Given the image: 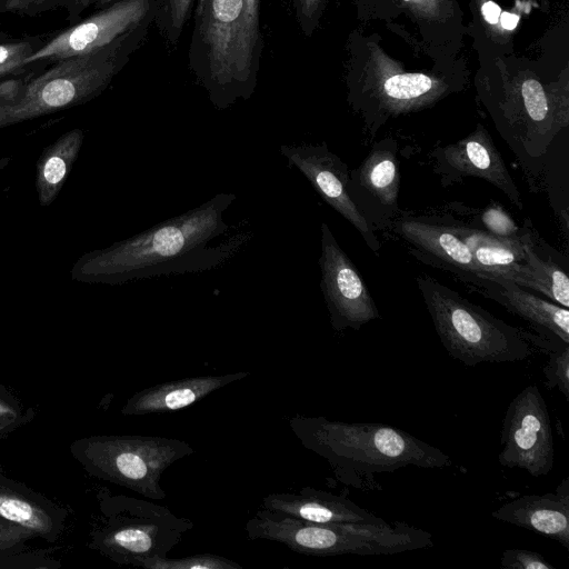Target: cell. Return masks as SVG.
<instances>
[{"label": "cell", "mask_w": 569, "mask_h": 569, "mask_svg": "<svg viewBox=\"0 0 569 569\" xmlns=\"http://www.w3.org/2000/svg\"><path fill=\"white\" fill-rule=\"evenodd\" d=\"M430 158L443 187L468 177L480 178L522 209L519 190L490 134L481 126L457 142L435 148Z\"/></svg>", "instance_id": "4fadbf2b"}, {"label": "cell", "mask_w": 569, "mask_h": 569, "mask_svg": "<svg viewBox=\"0 0 569 569\" xmlns=\"http://www.w3.org/2000/svg\"><path fill=\"white\" fill-rule=\"evenodd\" d=\"M34 64H36V62H32L29 64H12V66L2 67V68H0V81H2L3 79H6L10 76L26 72V71L30 70Z\"/></svg>", "instance_id": "d6a6232c"}, {"label": "cell", "mask_w": 569, "mask_h": 569, "mask_svg": "<svg viewBox=\"0 0 569 569\" xmlns=\"http://www.w3.org/2000/svg\"><path fill=\"white\" fill-rule=\"evenodd\" d=\"M159 0H117L56 33L26 59V63L58 60L86 54L138 31L150 29Z\"/></svg>", "instance_id": "52a82bcc"}, {"label": "cell", "mask_w": 569, "mask_h": 569, "mask_svg": "<svg viewBox=\"0 0 569 569\" xmlns=\"http://www.w3.org/2000/svg\"><path fill=\"white\" fill-rule=\"evenodd\" d=\"M3 409H4V408H3V407L1 406V403H0V415L3 412Z\"/></svg>", "instance_id": "8d00e7d4"}, {"label": "cell", "mask_w": 569, "mask_h": 569, "mask_svg": "<svg viewBox=\"0 0 569 569\" xmlns=\"http://www.w3.org/2000/svg\"><path fill=\"white\" fill-rule=\"evenodd\" d=\"M452 230L469 247L483 277L509 279L530 289L531 268L525 249L528 229L520 238L508 239L473 228L450 212H443Z\"/></svg>", "instance_id": "5bb4252c"}, {"label": "cell", "mask_w": 569, "mask_h": 569, "mask_svg": "<svg viewBox=\"0 0 569 569\" xmlns=\"http://www.w3.org/2000/svg\"><path fill=\"white\" fill-rule=\"evenodd\" d=\"M260 508L316 523H375L383 520L348 498L310 487L296 492L270 493L263 498Z\"/></svg>", "instance_id": "e0dca14e"}, {"label": "cell", "mask_w": 569, "mask_h": 569, "mask_svg": "<svg viewBox=\"0 0 569 569\" xmlns=\"http://www.w3.org/2000/svg\"><path fill=\"white\" fill-rule=\"evenodd\" d=\"M108 520L97 533V547L113 561L138 567L149 558L167 557L193 522L167 507L133 497L111 499Z\"/></svg>", "instance_id": "8992f818"}, {"label": "cell", "mask_w": 569, "mask_h": 569, "mask_svg": "<svg viewBox=\"0 0 569 569\" xmlns=\"http://www.w3.org/2000/svg\"><path fill=\"white\" fill-rule=\"evenodd\" d=\"M469 226L501 238H520L526 228H519L510 214L498 203L491 202L478 214L471 217Z\"/></svg>", "instance_id": "cb8c5ba5"}, {"label": "cell", "mask_w": 569, "mask_h": 569, "mask_svg": "<svg viewBox=\"0 0 569 569\" xmlns=\"http://www.w3.org/2000/svg\"><path fill=\"white\" fill-rule=\"evenodd\" d=\"M416 281L442 346L468 367L527 360L562 342L508 325L428 274Z\"/></svg>", "instance_id": "3957f363"}, {"label": "cell", "mask_w": 569, "mask_h": 569, "mask_svg": "<svg viewBox=\"0 0 569 569\" xmlns=\"http://www.w3.org/2000/svg\"><path fill=\"white\" fill-rule=\"evenodd\" d=\"M279 151L290 164L301 171L319 196L352 224L368 248L378 254L381 243L348 194V164L326 142L281 144Z\"/></svg>", "instance_id": "7c38bea8"}, {"label": "cell", "mask_w": 569, "mask_h": 569, "mask_svg": "<svg viewBox=\"0 0 569 569\" xmlns=\"http://www.w3.org/2000/svg\"><path fill=\"white\" fill-rule=\"evenodd\" d=\"M432 86V80L422 73H399L385 81L383 92L390 101L408 102L425 97Z\"/></svg>", "instance_id": "d4e9b609"}, {"label": "cell", "mask_w": 569, "mask_h": 569, "mask_svg": "<svg viewBox=\"0 0 569 569\" xmlns=\"http://www.w3.org/2000/svg\"><path fill=\"white\" fill-rule=\"evenodd\" d=\"M289 426L301 445L322 457L336 478L359 490L375 489V475L400 468H446L451 458L400 428L295 416Z\"/></svg>", "instance_id": "7a4b0ae2"}, {"label": "cell", "mask_w": 569, "mask_h": 569, "mask_svg": "<svg viewBox=\"0 0 569 569\" xmlns=\"http://www.w3.org/2000/svg\"><path fill=\"white\" fill-rule=\"evenodd\" d=\"M296 19L306 34H310L318 19L322 0H291Z\"/></svg>", "instance_id": "f1b7e54d"}, {"label": "cell", "mask_w": 569, "mask_h": 569, "mask_svg": "<svg viewBox=\"0 0 569 569\" xmlns=\"http://www.w3.org/2000/svg\"><path fill=\"white\" fill-rule=\"evenodd\" d=\"M193 452L186 441L144 435L98 436L81 445V460L93 475L152 500L166 498L162 473Z\"/></svg>", "instance_id": "5b68a950"}, {"label": "cell", "mask_w": 569, "mask_h": 569, "mask_svg": "<svg viewBox=\"0 0 569 569\" xmlns=\"http://www.w3.org/2000/svg\"><path fill=\"white\" fill-rule=\"evenodd\" d=\"M196 0H159L154 24L163 38L176 46L192 14Z\"/></svg>", "instance_id": "7402d4cb"}, {"label": "cell", "mask_w": 569, "mask_h": 569, "mask_svg": "<svg viewBox=\"0 0 569 569\" xmlns=\"http://www.w3.org/2000/svg\"><path fill=\"white\" fill-rule=\"evenodd\" d=\"M148 31L140 29L92 52L54 61L29 78L12 97L0 99V130L99 97L129 62Z\"/></svg>", "instance_id": "277c9868"}, {"label": "cell", "mask_w": 569, "mask_h": 569, "mask_svg": "<svg viewBox=\"0 0 569 569\" xmlns=\"http://www.w3.org/2000/svg\"><path fill=\"white\" fill-rule=\"evenodd\" d=\"M481 13L488 23L496 24L498 23L501 8L492 1H487L481 6Z\"/></svg>", "instance_id": "1f68e13d"}, {"label": "cell", "mask_w": 569, "mask_h": 569, "mask_svg": "<svg viewBox=\"0 0 569 569\" xmlns=\"http://www.w3.org/2000/svg\"><path fill=\"white\" fill-rule=\"evenodd\" d=\"M470 288L528 321L538 333L569 343L568 308L539 298L501 277L479 278Z\"/></svg>", "instance_id": "2e32d148"}, {"label": "cell", "mask_w": 569, "mask_h": 569, "mask_svg": "<svg viewBox=\"0 0 569 569\" xmlns=\"http://www.w3.org/2000/svg\"><path fill=\"white\" fill-rule=\"evenodd\" d=\"M248 375V371L203 375L158 383L132 395L121 413L143 416L181 410Z\"/></svg>", "instance_id": "ac0fdd59"}, {"label": "cell", "mask_w": 569, "mask_h": 569, "mask_svg": "<svg viewBox=\"0 0 569 569\" xmlns=\"http://www.w3.org/2000/svg\"><path fill=\"white\" fill-rule=\"evenodd\" d=\"M68 0H6L2 13L11 12L20 16L36 17L41 13L62 8Z\"/></svg>", "instance_id": "83f0119b"}, {"label": "cell", "mask_w": 569, "mask_h": 569, "mask_svg": "<svg viewBox=\"0 0 569 569\" xmlns=\"http://www.w3.org/2000/svg\"><path fill=\"white\" fill-rule=\"evenodd\" d=\"M319 267L320 288L336 332L348 328L358 331L380 318L365 280L326 222L321 223Z\"/></svg>", "instance_id": "9c48e42d"}, {"label": "cell", "mask_w": 569, "mask_h": 569, "mask_svg": "<svg viewBox=\"0 0 569 569\" xmlns=\"http://www.w3.org/2000/svg\"><path fill=\"white\" fill-rule=\"evenodd\" d=\"M82 129L61 134L40 153L36 163L34 187L41 207L50 206L61 191L83 144Z\"/></svg>", "instance_id": "d6986e66"}, {"label": "cell", "mask_w": 569, "mask_h": 569, "mask_svg": "<svg viewBox=\"0 0 569 569\" xmlns=\"http://www.w3.org/2000/svg\"><path fill=\"white\" fill-rule=\"evenodd\" d=\"M500 567L505 569H556L540 553L526 549L503 550Z\"/></svg>", "instance_id": "4316f807"}, {"label": "cell", "mask_w": 569, "mask_h": 569, "mask_svg": "<svg viewBox=\"0 0 569 569\" xmlns=\"http://www.w3.org/2000/svg\"><path fill=\"white\" fill-rule=\"evenodd\" d=\"M0 517L32 533L47 535L52 530L50 516L31 501L0 488Z\"/></svg>", "instance_id": "44dd1931"}, {"label": "cell", "mask_w": 569, "mask_h": 569, "mask_svg": "<svg viewBox=\"0 0 569 569\" xmlns=\"http://www.w3.org/2000/svg\"><path fill=\"white\" fill-rule=\"evenodd\" d=\"M532 279L530 289L549 298L552 302L569 307V279L553 261L542 259L535 250V239L529 230L525 240Z\"/></svg>", "instance_id": "ffe728a7"}, {"label": "cell", "mask_w": 569, "mask_h": 569, "mask_svg": "<svg viewBox=\"0 0 569 569\" xmlns=\"http://www.w3.org/2000/svg\"><path fill=\"white\" fill-rule=\"evenodd\" d=\"M236 200L217 193L202 204L138 234L80 256L70 270L82 283L121 284L170 273L202 272L231 259L252 233L240 232L216 242L229 224L224 212Z\"/></svg>", "instance_id": "6da1fadb"}, {"label": "cell", "mask_w": 569, "mask_h": 569, "mask_svg": "<svg viewBox=\"0 0 569 569\" xmlns=\"http://www.w3.org/2000/svg\"><path fill=\"white\" fill-rule=\"evenodd\" d=\"M398 142L391 138L371 147L361 163L349 170L347 191L373 231H387L399 214Z\"/></svg>", "instance_id": "8fae6325"}, {"label": "cell", "mask_w": 569, "mask_h": 569, "mask_svg": "<svg viewBox=\"0 0 569 569\" xmlns=\"http://www.w3.org/2000/svg\"><path fill=\"white\" fill-rule=\"evenodd\" d=\"M6 0H0V13H2V7ZM10 36L6 33L3 30H1V22H0V43L6 42L10 40Z\"/></svg>", "instance_id": "e575fe53"}, {"label": "cell", "mask_w": 569, "mask_h": 569, "mask_svg": "<svg viewBox=\"0 0 569 569\" xmlns=\"http://www.w3.org/2000/svg\"><path fill=\"white\" fill-rule=\"evenodd\" d=\"M10 161H11V158H10V157H1V158H0V172H1L6 167H8V166H9Z\"/></svg>", "instance_id": "d590c367"}, {"label": "cell", "mask_w": 569, "mask_h": 569, "mask_svg": "<svg viewBox=\"0 0 569 569\" xmlns=\"http://www.w3.org/2000/svg\"><path fill=\"white\" fill-rule=\"evenodd\" d=\"M32 533L30 530L0 517V549L9 547Z\"/></svg>", "instance_id": "4dcf8cb0"}, {"label": "cell", "mask_w": 569, "mask_h": 569, "mask_svg": "<svg viewBox=\"0 0 569 569\" xmlns=\"http://www.w3.org/2000/svg\"><path fill=\"white\" fill-rule=\"evenodd\" d=\"M138 567L146 569H242L238 562L213 553H199L183 558H149Z\"/></svg>", "instance_id": "603a6c76"}, {"label": "cell", "mask_w": 569, "mask_h": 569, "mask_svg": "<svg viewBox=\"0 0 569 569\" xmlns=\"http://www.w3.org/2000/svg\"><path fill=\"white\" fill-rule=\"evenodd\" d=\"M501 466L520 468L533 477L553 468V436L546 401L537 385L522 389L509 403L501 430Z\"/></svg>", "instance_id": "ba28073f"}, {"label": "cell", "mask_w": 569, "mask_h": 569, "mask_svg": "<svg viewBox=\"0 0 569 569\" xmlns=\"http://www.w3.org/2000/svg\"><path fill=\"white\" fill-rule=\"evenodd\" d=\"M386 232L401 239L418 260L453 273L469 287L483 277L469 247L452 230L443 212L411 214L400 210Z\"/></svg>", "instance_id": "30bf717a"}, {"label": "cell", "mask_w": 569, "mask_h": 569, "mask_svg": "<svg viewBox=\"0 0 569 569\" xmlns=\"http://www.w3.org/2000/svg\"><path fill=\"white\" fill-rule=\"evenodd\" d=\"M499 20L503 29L513 30L518 24L519 17L510 12H501Z\"/></svg>", "instance_id": "836d02e7"}, {"label": "cell", "mask_w": 569, "mask_h": 569, "mask_svg": "<svg viewBox=\"0 0 569 569\" xmlns=\"http://www.w3.org/2000/svg\"><path fill=\"white\" fill-rule=\"evenodd\" d=\"M116 1L117 0H68L62 8L67 11V21L71 26L81 20L82 14L87 10L93 9L98 11Z\"/></svg>", "instance_id": "f546056e"}, {"label": "cell", "mask_w": 569, "mask_h": 569, "mask_svg": "<svg viewBox=\"0 0 569 569\" xmlns=\"http://www.w3.org/2000/svg\"><path fill=\"white\" fill-rule=\"evenodd\" d=\"M405 1H409V0H405Z\"/></svg>", "instance_id": "74e56055"}, {"label": "cell", "mask_w": 569, "mask_h": 569, "mask_svg": "<svg viewBox=\"0 0 569 569\" xmlns=\"http://www.w3.org/2000/svg\"><path fill=\"white\" fill-rule=\"evenodd\" d=\"M492 518L526 528L569 549V479L555 492L519 496L492 511Z\"/></svg>", "instance_id": "9a60e30c"}, {"label": "cell", "mask_w": 569, "mask_h": 569, "mask_svg": "<svg viewBox=\"0 0 569 569\" xmlns=\"http://www.w3.org/2000/svg\"><path fill=\"white\" fill-rule=\"evenodd\" d=\"M549 360L542 371L546 387L557 388L569 401V343L559 342L548 351Z\"/></svg>", "instance_id": "484cf974"}]
</instances>
